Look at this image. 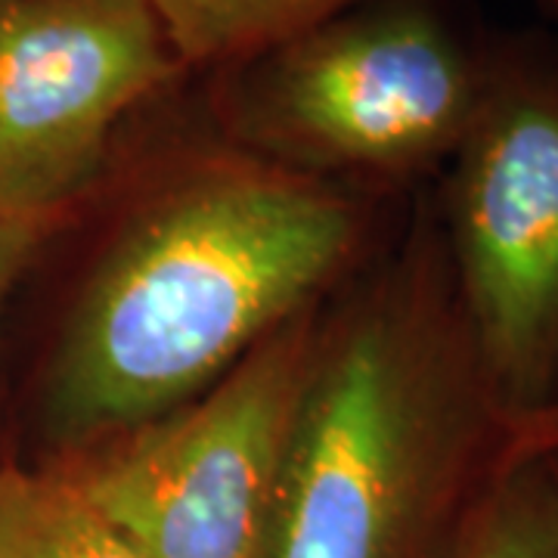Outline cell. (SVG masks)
I'll list each match as a JSON object with an SVG mask.
<instances>
[{"mask_svg": "<svg viewBox=\"0 0 558 558\" xmlns=\"http://www.w3.org/2000/svg\"><path fill=\"white\" fill-rule=\"evenodd\" d=\"M521 435L422 230L317 339L260 558H450Z\"/></svg>", "mask_w": 558, "mask_h": 558, "instance_id": "cell-1", "label": "cell"}, {"mask_svg": "<svg viewBox=\"0 0 558 558\" xmlns=\"http://www.w3.org/2000/svg\"><path fill=\"white\" fill-rule=\"evenodd\" d=\"M354 211L255 159L183 174L87 282L47 379V428L102 444L199 398L351 255Z\"/></svg>", "mask_w": 558, "mask_h": 558, "instance_id": "cell-2", "label": "cell"}, {"mask_svg": "<svg viewBox=\"0 0 558 558\" xmlns=\"http://www.w3.org/2000/svg\"><path fill=\"white\" fill-rule=\"evenodd\" d=\"M233 69L230 128L282 168L410 178L453 159L484 53L425 0H373Z\"/></svg>", "mask_w": 558, "mask_h": 558, "instance_id": "cell-3", "label": "cell"}, {"mask_svg": "<svg viewBox=\"0 0 558 558\" xmlns=\"http://www.w3.org/2000/svg\"><path fill=\"white\" fill-rule=\"evenodd\" d=\"M444 248L499 410L534 428L558 398V60L484 53L453 153Z\"/></svg>", "mask_w": 558, "mask_h": 558, "instance_id": "cell-4", "label": "cell"}, {"mask_svg": "<svg viewBox=\"0 0 558 558\" xmlns=\"http://www.w3.org/2000/svg\"><path fill=\"white\" fill-rule=\"evenodd\" d=\"M314 348L295 317L199 398L60 465L146 558H260Z\"/></svg>", "mask_w": 558, "mask_h": 558, "instance_id": "cell-5", "label": "cell"}, {"mask_svg": "<svg viewBox=\"0 0 558 558\" xmlns=\"http://www.w3.org/2000/svg\"><path fill=\"white\" fill-rule=\"evenodd\" d=\"M178 72L143 0H0V208L53 218Z\"/></svg>", "mask_w": 558, "mask_h": 558, "instance_id": "cell-6", "label": "cell"}, {"mask_svg": "<svg viewBox=\"0 0 558 558\" xmlns=\"http://www.w3.org/2000/svg\"><path fill=\"white\" fill-rule=\"evenodd\" d=\"M0 558H146L62 465H0Z\"/></svg>", "mask_w": 558, "mask_h": 558, "instance_id": "cell-7", "label": "cell"}, {"mask_svg": "<svg viewBox=\"0 0 558 558\" xmlns=\"http://www.w3.org/2000/svg\"><path fill=\"white\" fill-rule=\"evenodd\" d=\"M183 69H227L373 0H143Z\"/></svg>", "mask_w": 558, "mask_h": 558, "instance_id": "cell-8", "label": "cell"}, {"mask_svg": "<svg viewBox=\"0 0 558 558\" xmlns=\"http://www.w3.org/2000/svg\"><path fill=\"white\" fill-rule=\"evenodd\" d=\"M450 558H558V481L546 444L521 435Z\"/></svg>", "mask_w": 558, "mask_h": 558, "instance_id": "cell-9", "label": "cell"}, {"mask_svg": "<svg viewBox=\"0 0 558 558\" xmlns=\"http://www.w3.org/2000/svg\"><path fill=\"white\" fill-rule=\"evenodd\" d=\"M50 223L53 218L20 215L10 208H0V304L25 270V264L32 260L44 233L50 230Z\"/></svg>", "mask_w": 558, "mask_h": 558, "instance_id": "cell-10", "label": "cell"}, {"mask_svg": "<svg viewBox=\"0 0 558 558\" xmlns=\"http://www.w3.org/2000/svg\"><path fill=\"white\" fill-rule=\"evenodd\" d=\"M527 435H531V438L543 440V444H558V398H556V403L549 407V413L539 418L534 428H527Z\"/></svg>", "mask_w": 558, "mask_h": 558, "instance_id": "cell-11", "label": "cell"}, {"mask_svg": "<svg viewBox=\"0 0 558 558\" xmlns=\"http://www.w3.org/2000/svg\"><path fill=\"white\" fill-rule=\"evenodd\" d=\"M549 447V459H553V472H556V481H558V444H546Z\"/></svg>", "mask_w": 558, "mask_h": 558, "instance_id": "cell-12", "label": "cell"}, {"mask_svg": "<svg viewBox=\"0 0 558 558\" xmlns=\"http://www.w3.org/2000/svg\"><path fill=\"white\" fill-rule=\"evenodd\" d=\"M539 3H543V7H546V10H549V13L558 20V0H539Z\"/></svg>", "mask_w": 558, "mask_h": 558, "instance_id": "cell-13", "label": "cell"}]
</instances>
